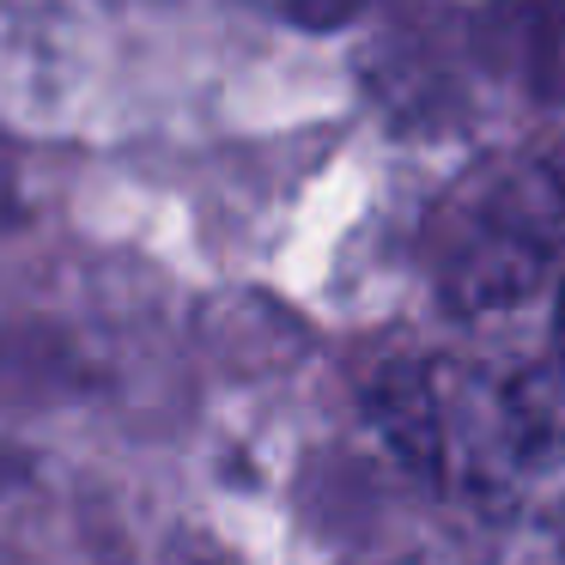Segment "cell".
<instances>
[{"instance_id":"7a4b0ae2","label":"cell","mask_w":565,"mask_h":565,"mask_svg":"<svg viewBox=\"0 0 565 565\" xmlns=\"http://www.w3.org/2000/svg\"><path fill=\"white\" fill-rule=\"evenodd\" d=\"M559 359H565V305H559Z\"/></svg>"},{"instance_id":"6da1fadb","label":"cell","mask_w":565,"mask_h":565,"mask_svg":"<svg viewBox=\"0 0 565 565\" xmlns=\"http://www.w3.org/2000/svg\"><path fill=\"white\" fill-rule=\"evenodd\" d=\"M13 207H19V159H13V147L0 140V225L13 220Z\"/></svg>"}]
</instances>
